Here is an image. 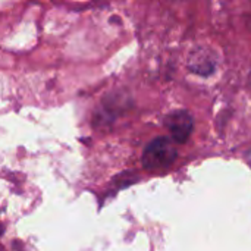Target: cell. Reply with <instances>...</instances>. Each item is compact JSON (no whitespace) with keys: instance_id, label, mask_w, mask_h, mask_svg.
<instances>
[{"instance_id":"1","label":"cell","mask_w":251,"mask_h":251,"mask_svg":"<svg viewBox=\"0 0 251 251\" xmlns=\"http://www.w3.org/2000/svg\"><path fill=\"white\" fill-rule=\"evenodd\" d=\"M176 159L175 143L169 137L154 138L144 149L141 162L143 166L149 171H159L169 168Z\"/></svg>"},{"instance_id":"2","label":"cell","mask_w":251,"mask_h":251,"mask_svg":"<svg viewBox=\"0 0 251 251\" xmlns=\"http://www.w3.org/2000/svg\"><path fill=\"white\" fill-rule=\"evenodd\" d=\"M165 126L169 131V138L174 143H185L194 129V118L185 109H176L166 115Z\"/></svg>"}]
</instances>
